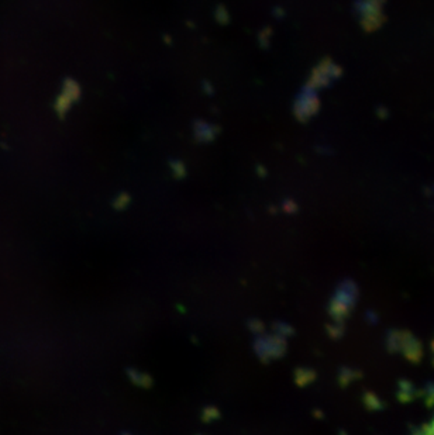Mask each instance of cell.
Instances as JSON below:
<instances>
[{
  "mask_svg": "<svg viewBox=\"0 0 434 435\" xmlns=\"http://www.w3.org/2000/svg\"><path fill=\"white\" fill-rule=\"evenodd\" d=\"M127 375H128V378L133 380V383H135L137 386L144 387V389L150 387L151 383H153V382H151V378H150L147 373H142V372L135 371V369H128V371H127Z\"/></svg>",
  "mask_w": 434,
  "mask_h": 435,
  "instance_id": "2",
  "label": "cell"
},
{
  "mask_svg": "<svg viewBox=\"0 0 434 435\" xmlns=\"http://www.w3.org/2000/svg\"><path fill=\"white\" fill-rule=\"evenodd\" d=\"M254 350L259 359L268 362L271 359L279 358L285 352V341L280 336H268V337H258L254 341Z\"/></svg>",
  "mask_w": 434,
  "mask_h": 435,
  "instance_id": "1",
  "label": "cell"
},
{
  "mask_svg": "<svg viewBox=\"0 0 434 435\" xmlns=\"http://www.w3.org/2000/svg\"><path fill=\"white\" fill-rule=\"evenodd\" d=\"M203 414H208V415H203V420H206L209 415L215 420V418H217L219 415V411H217V408H215V407H206L205 408V411H203Z\"/></svg>",
  "mask_w": 434,
  "mask_h": 435,
  "instance_id": "3",
  "label": "cell"
}]
</instances>
